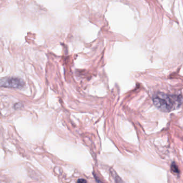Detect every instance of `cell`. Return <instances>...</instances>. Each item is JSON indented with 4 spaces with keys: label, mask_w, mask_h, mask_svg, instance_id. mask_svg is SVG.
<instances>
[{
    "label": "cell",
    "mask_w": 183,
    "mask_h": 183,
    "mask_svg": "<svg viewBox=\"0 0 183 183\" xmlns=\"http://www.w3.org/2000/svg\"><path fill=\"white\" fill-rule=\"evenodd\" d=\"M155 106L163 112H168L178 109L183 105V98L180 95L158 92L153 98Z\"/></svg>",
    "instance_id": "1"
},
{
    "label": "cell",
    "mask_w": 183,
    "mask_h": 183,
    "mask_svg": "<svg viewBox=\"0 0 183 183\" xmlns=\"http://www.w3.org/2000/svg\"><path fill=\"white\" fill-rule=\"evenodd\" d=\"M25 85L23 80L18 77H7L0 79V87L21 89Z\"/></svg>",
    "instance_id": "2"
},
{
    "label": "cell",
    "mask_w": 183,
    "mask_h": 183,
    "mask_svg": "<svg viewBox=\"0 0 183 183\" xmlns=\"http://www.w3.org/2000/svg\"><path fill=\"white\" fill-rule=\"evenodd\" d=\"M171 169H172V171L174 173H176V174H179V169H178L177 166L175 162L172 163V165H171Z\"/></svg>",
    "instance_id": "3"
},
{
    "label": "cell",
    "mask_w": 183,
    "mask_h": 183,
    "mask_svg": "<svg viewBox=\"0 0 183 183\" xmlns=\"http://www.w3.org/2000/svg\"><path fill=\"white\" fill-rule=\"evenodd\" d=\"M78 183H84H84H86V181H85V180L83 179H80L78 181Z\"/></svg>",
    "instance_id": "4"
}]
</instances>
